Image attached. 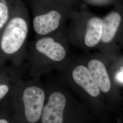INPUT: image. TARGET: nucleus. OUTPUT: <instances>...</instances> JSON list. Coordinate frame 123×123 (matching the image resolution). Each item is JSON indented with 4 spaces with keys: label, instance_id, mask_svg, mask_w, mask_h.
I'll use <instances>...</instances> for the list:
<instances>
[{
    "label": "nucleus",
    "instance_id": "6",
    "mask_svg": "<svg viewBox=\"0 0 123 123\" xmlns=\"http://www.w3.org/2000/svg\"><path fill=\"white\" fill-rule=\"evenodd\" d=\"M30 2L32 26L36 37L50 35L63 30L67 2L54 0H31Z\"/></svg>",
    "mask_w": 123,
    "mask_h": 123
},
{
    "label": "nucleus",
    "instance_id": "14",
    "mask_svg": "<svg viewBox=\"0 0 123 123\" xmlns=\"http://www.w3.org/2000/svg\"><path fill=\"white\" fill-rule=\"evenodd\" d=\"M57 0V1H63V2H67V0Z\"/></svg>",
    "mask_w": 123,
    "mask_h": 123
},
{
    "label": "nucleus",
    "instance_id": "12",
    "mask_svg": "<svg viewBox=\"0 0 123 123\" xmlns=\"http://www.w3.org/2000/svg\"><path fill=\"white\" fill-rule=\"evenodd\" d=\"M0 123H15L11 114L0 111Z\"/></svg>",
    "mask_w": 123,
    "mask_h": 123
},
{
    "label": "nucleus",
    "instance_id": "10",
    "mask_svg": "<svg viewBox=\"0 0 123 123\" xmlns=\"http://www.w3.org/2000/svg\"><path fill=\"white\" fill-rule=\"evenodd\" d=\"M121 21V17L118 12H111L102 19V36L103 43H109L114 38Z\"/></svg>",
    "mask_w": 123,
    "mask_h": 123
},
{
    "label": "nucleus",
    "instance_id": "11",
    "mask_svg": "<svg viewBox=\"0 0 123 123\" xmlns=\"http://www.w3.org/2000/svg\"><path fill=\"white\" fill-rule=\"evenodd\" d=\"M20 0H0V31L12 17Z\"/></svg>",
    "mask_w": 123,
    "mask_h": 123
},
{
    "label": "nucleus",
    "instance_id": "7",
    "mask_svg": "<svg viewBox=\"0 0 123 123\" xmlns=\"http://www.w3.org/2000/svg\"><path fill=\"white\" fill-rule=\"evenodd\" d=\"M86 66L102 92L111 114L113 116L119 115L123 106V97L114 88L105 66L102 62L95 59L89 60Z\"/></svg>",
    "mask_w": 123,
    "mask_h": 123
},
{
    "label": "nucleus",
    "instance_id": "13",
    "mask_svg": "<svg viewBox=\"0 0 123 123\" xmlns=\"http://www.w3.org/2000/svg\"><path fill=\"white\" fill-rule=\"evenodd\" d=\"M115 78L119 82L123 83V69L117 74Z\"/></svg>",
    "mask_w": 123,
    "mask_h": 123
},
{
    "label": "nucleus",
    "instance_id": "4",
    "mask_svg": "<svg viewBox=\"0 0 123 123\" xmlns=\"http://www.w3.org/2000/svg\"><path fill=\"white\" fill-rule=\"evenodd\" d=\"M30 28L28 10L20 0L12 17L0 31V66H22L25 61Z\"/></svg>",
    "mask_w": 123,
    "mask_h": 123
},
{
    "label": "nucleus",
    "instance_id": "3",
    "mask_svg": "<svg viewBox=\"0 0 123 123\" xmlns=\"http://www.w3.org/2000/svg\"><path fill=\"white\" fill-rule=\"evenodd\" d=\"M68 55L63 30L50 35L35 37L27 43L24 65L30 77L41 78L60 69Z\"/></svg>",
    "mask_w": 123,
    "mask_h": 123
},
{
    "label": "nucleus",
    "instance_id": "15",
    "mask_svg": "<svg viewBox=\"0 0 123 123\" xmlns=\"http://www.w3.org/2000/svg\"><path fill=\"white\" fill-rule=\"evenodd\" d=\"M113 123L112 121H111L110 122H104V123Z\"/></svg>",
    "mask_w": 123,
    "mask_h": 123
},
{
    "label": "nucleus",
    "instance_id": "9",
    "mask_svg": "<svg viewBox=\"0 0 123 123\" xmlns=\"http://www.w3.org/2000/svg\"><path fill=\"white\" fill-rule=\"evenodd\" d=\"M102 22L99 18L89 19L86 23L83 43L88 48L95 46L101 40L102 36Z\"/></svg>",
    "mask_w": 123,
    "mask_h": 123
},
{
    "label": "nucleus",
    "instance_id": "1",
    "mask_svg": "<svg viewBox=\"0 0 123 123\" xmlns=\"http://www.w3.org/2000/svg\"><path fill=\"white\" fill-rule=\"evenodd\" d=\"M44 79L46 100L39 123H95L86 106L55 76Z\"/></svg>",
    "mask_w": 123,
    "mask_h": 123
},
{
    "label": "nucleus",
    "instance_id": "5",
    "mask_svg": "<svg viewBox=\"0 0 123 123\" xmlns=\"http://www.w3.org/2000/svg\"><path fill=\"white\" fill-rule=\"evenodd\" d=\"M41 78L24 79L12 97L11 115L15 123H39L46 100Z\"/></svg>",
    "mask_w": 123,
    "mask_h": 123
},
{
    "label": "nucleus",
    "instance_id": "2",
    "mask_svg": "<svg viewBox=\"0 0 123 123\" xmlns=\"http://www.w3.org/2000/svg\"><path fill=\"white\" fill-rule=\"evenodd\" d=\"M55 77L81 101L90 111L97 123L112 121L113 115L105 98L87 66L84 63L69 66L57 71Z\"/></svg>",
    "mask_w": 123,
    "mask_h": 123
},
{
    "label": "nucleus",
    "instance_id": "8",
    "mask_svg": "<svg viewBox=\"0 0 123 123\" xmlns=\"http://www.w3.org/2000/svg\"><path fill=\"white\" fill-rule=\"evenodd\" d=\"M26 72L24 64L20 66L12 63L0 66V111L11 114L14 92L25 79Z\"/></svg>",
    "mask_w": 123,
    "mask_h": 123
}]
</instances>
